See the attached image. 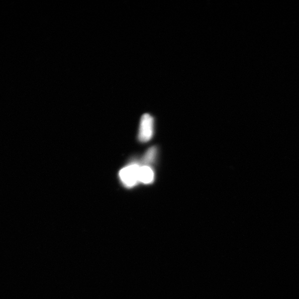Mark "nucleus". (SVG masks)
<instances>
[{"mask_svg": "<svg viewBox=\"0 0 299 299\" xmlns=\"http://www.w3.org/2000/svg\"><path fill=\"white\" fill-rule=\"evenodd\" d=\"M140 168L138 165L132 164L120 170L119 178L125 187L131 188L139 182Z\"/></svg>", "mask_w": 299, "mask_h": 299, "instance_id": "f257e3e1", "label": "nucleus"}, {"mask_svg": "<svg viewBox=\"0 0 299 299\" xmlns=\"http://www.w3.org/2000/svg\"><path fill=\"white\" fill-rule=\"evenodd\" d=\"M154 133V119L149 114L142 116L138 138L142 143L149 141L153 137Z\"/></svg>", "mask_w": 299, "mask_h": 299, "instance_id": "f03ea898", "label": "nucleus"}, {"mask_svg": "<svg viewBox=\"0 0 299 299\" xmlns=\"http://www.w3.org/2000/svg\"><path fill=\"white\" fill-rule=\"evenodd\" d=\"M154 179V173L149 166H141L139 170V182L144 184L153 183Z\"/></svg>", "mask_w": 299, "mask_h": 299, "instance_id": "7ed1b4c3", "label": "nucleus"}, {"mask_svg": "<svg viewBox=\"0 0 299 299\" xmlns=\"http://www.w3.org/2000/svg\"><path fill=\"white\" fill-rule=\"evenodd\" d=\"M157 154V149L156 147H152L144 155L143 161L146 164H150L153 163V161L156 158Z\"/></svg>", "mask_w": 299, "mask_h": 299, "instance_id": "20e7f679", "label": "nucleus"}]
</instances>
